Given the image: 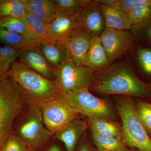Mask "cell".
Masks as SVG:
<instances>
[{
  "label": "cell",
  "mask_w": 151,
  "mask_h": 151,
  "mask_svg": "<svg viewBox=\"0 0 151 151\" xmlns=\"http://www.w3.org/2000/svg\"><path fill=\"white\" fill-rule=\"evenodd\" d=\"M95 73L96 81L91 89L93 92L151 98V83L142 81L127 63H115Z\"/></svg>",
  "instance_id": "1"
},
{
  "label": "cell",
  "mask_w": 151,
  "mask_h": 151,
  "mask_svg": "<svg viewBox=\"0 0 151 151\" xmlns=\"http://www.w3.org/2000/svg\"><path fill=\"white\" fill-rule=\"evenodd\" d=\"M7 76L18 85L23 101L28 107L39 106L62 94L54 80L44 77L19 60L12 65Z\"/></svg>",
  "instance_id": "2"
},
{
  "label": "cell",
  "mask_w": 151,
  "mask_h": 151,
  "mask_svg": "<svg viewBox=\"0 0 151 151\" xmlns=\"http://www.w3.org/2000/svg\"><path fill=\"white\" fill-rule=\"evenodd\" d=\"M25 105L15 81L8 76L0 80V151L13 134L15 122Z\"/></svg>",
  "instance_id": "3"
},
{
  "label": "cell",
  "mask_w": 151,
  "mask_h": 151,
  "mask_svg": "<svg viewBox=\"0 0 151 151\" xmlns=\"http://www.w3.org/2000/svg\"><path fill=\"white\" fill-rule=\"evenodd\" d=\"M116 106L122 119L125 145L139 151H151V138L138 119L134 100L130 97L122 98Z\"/></svg>",
  "instance_id": "4"
},
{
  "label": "cell",
  "mask_w": 151,
  "mask_h": 151,
  "mask_svg": "<svg viewBox=\"0 0 151 151\" xmlns=\"http://www.w3.org/2000/svg\"><path fill=\"white\" fill-rule=\"evenodd\" d=\"M17 118V124L13 134L17 135L31 148L42 147L53 134L43 125L42 113L39 106L28 107Z\"/></svg>",
  "instance_id": "5"
},
{
  "label": "cell",
  "mask_w": 151,
  "mask_h": 151,
  "mask_svg": "<svg viewBox=\"0 0 151 151\" xmlns=\"http://www.w3.org/2000/svg\"><path fill=\"white\" fill-rule=\"evenodd\" d=\"M54 81L61 94L83 88L91 89L96 80L95 73L86 66L77 65L68 58L55 70Z\"/></svg>",
  "instance_id": "6"
},
{
  "label": "cell",
  "mask_w": 151,
  "mask_h": 151,
  "mask_svg": "<svg viewBox=\"0 0 151 151\" xmlns=\"http://www.w3.org/2000/svg\"><path fill=\"white\" fill-rule=\"evenodd\" d=\"M39 106L47 129L53 134H58L79 115L63 94Z\"/></svg>",
  "instance_id": "7"
},
{
  "label": "cell",
  "mask_w": 151,
  "mask_h": 151,
  "mask_svg": "<svg viewBox=\"0 0 151 151\" xmlns=\"http://www.w3.org/2000/svg\"><path fill=\"white\" fill-rule=\"evenodd\" d=\"M88 88L66 92L63 94L70 106L79 114L88 117L111 120L114 117L113 110L105 100L95 97Z\"/></svg>",
  "instance_id": "8"
},
{
  "label": "cell",
  "mask_w": 151,
  "mask_h": 151,
  "mask_svg": "<svg viewBox=\"0 0 151 151\" xmlns=\"http://www.w3.org/2000/svg\"><path fill=\"white\" fill-rule=\"evenodd\" d=\"M111 62L122 57L134 45L135 39L129 30L106 28L99 36Z\"/></svg>",
  "instance_id": "9"
},
{
  "label": "cell",
  "mask_w": 151,
  "mask_h": 151,
  "mask_svg": "<svg viewBox=\"0 0 151 151\" xmlns=\"http://www.w3.org/2000/svg\"><path fill=\"white\" fill-rule=\"evenodd\" d=\"M92 37L85 29L80 27L73 31L63 41L68 58L77 65H84Z\"/></svg>",
  "instance_id": "10"
},
{
  "label": "cell",
  "mask_w": 151,
  "mask_h": 151,
  "mask_svg": "<svg viewBox=\"0 0 151 151\" xmlns=\"http://www.w3.org/2000/svg\"><path fill=\"white\" fill-rule=\"evenodd\" d=\"M78 20L81 27L87 30L92 37H99L106 28L100 6L94 1L87 0L78 14Z\"/></svg>",
  "instance_id": "11"
},
{
  "label": "cell",
  "mask_w": 151,
  "mask_h": 151,
  "mask_svg": "<svg viewBox=\"0 0 151 151\" xmlns=\"http://www.w3.org/2000/svg\"><path fill=\"white\" fill-rule=\"evenodd\" d=\"M18 60L30 69L51 80L55 78V69L38 50L35 48L19 51Z\"/></svg>",
  "instance_id": "12"
},
{
  "label": "cell",
  "mask_w": 151,
  "mask_h": 151,
  "mask_svg": "<svg viewBox=\"0 0 151 151\" xmlns=\"http://www.w3.org/2000/svg\"><path fill=\"white\" fill-rule=\"evenodd\" d=\"M111 63L99 37H92L85 58L84 66L88 68L95 73L108 68L111 65Z\"/></svg>",
  "instance_id": "13"
},
{
  "label": "cell",
  "mask_w": 151,
  "mask_h": 151,
  "mask_svg": "<svg viewBox=\"0 0 151 151\" xmlns=\"http://www.w3.org/2000/svg\"><path fill=\"white\" fill-rule=\"evenodd\" d=\"M78 15L58 14L48 24L49 34L51 39L63 41L73 31L81 27L78 21Z\"/></svg>",
  "instance_id": "14"
},
{
  "label": "cell",
  "mask_w": 151,
  "mask_h": 151,
  "mask_svg": "<svg viewBox=\"0 0 151 151\" xmlns=\"http://www.w3.org/2000/svg\"><path fill=\"white\" fill-rule=\"evenodd\" d=\"M37 48L55 70L59 68L68 59L66 49L61 41H50L41 44Z\"/></svg>",
  "instance_id": "15"
},
{
  "label": "cell",
  "mask_w": 151,
  "mask_h": 151,
  "mask_svg": "<svg viewBox=\"0 0 151 151\" xmlns=\"http://www.w3.org/2000/svg\"><path fill=\"white\" fill-rule=\"evenodd\" d=\"M24 2L28 12L48 24L59 14L55 0H24Z\"/></svg>",
  "instance_id": "16"
},
{
  "label": "cell",
  "mask_w": 151,
  "mask_h": 151,
  "mask_svg": "<svg viewBox=\"0 0 151 151\" xmlns=\"http://www.w3.org/2000/svg\"><path fill=\"white\" fill-rule=\"evenodd\" d=\"M99 5L105 19L106 28L125 30L132 29V26L128 14L119 6Z\"/></svg>",
  "instance_id": "17"
},
{
  "label": "cell",
  "mask_w": 151,
  "mask_h": 151,
  "mask_svg": "<svg viewBox=\"0 0 151 151\" xmlns=\"http://www.w3.org/2000/svg\"><path fill=\"white\" fill-rule=\"evenodd\" d=\"M86 123L76 119L57 135L58 139L65 145L67 151H74L81 135L87 129Z\"/></svg>",
  "instance_id": "18"
},
{
  "label": "cell",
  "mask_w": 151,
  "mask_h": 151,
  "mask_svg": "<svg viewBox=\"0 0 151 151\" xmlns=\"http://www.w3.org/2000/svg\"><path fill=\"white\" fill-rule=\"evenodd\" d=\"M89 125L91 131L103 136L116 138L124 142L123 129L120 124L108 119L92 117L89 118Z\"/></svg>",
  "instance_id": "19"
},
{
  "label": "cell",
  "mask_w": 151,
  "mask_h": 151,
  "mask_svg": "<svg viewBox=\"0 0 151 151\" xmlns=\"http://www.w3.org/2000/svg\"><path fill=\"white\" fill-rule=\"evenodd\" d=\"M0 27L22 35L39 45L44 43L31 31L24 18L16 17L1 18Z\"/></svg>",
  "instance_id": "20"
},
{
  "label": "cell",
  "mask_w": 151,
  "mask_h": 151,
  "mask_svg": "<svg viewBox=\"0 0 151 151\" xmlns=\"http://www.w3.org/2000/svg\"><path fill=\"white\" fill-rule=\"evenodd\" d=\"M0 42L19 51L35 48L38 45L23 35L0 27Z\"/></svg>",
  "instance_id": "21"
},
{
  "label": "cell",
  "mask_w": 151,
  "mask_h": 151,
  "mask_svg": "<svg viewBox=\"0 0 151 151\" xmlns=\"http://www.w3.org/2000/svg\"><path fill=\"white\" fill-rule=\"evenodd\" d=\"M92 139L98 151H129L122 141L92 131Z\"/></svg>",
  "instance_id": "22"
},
{
  "label": "cell",
  "mask_w": 151,
  "mask_h": 151,
  "mask_svg": "<svg viewBox=\"0 0 151 151\" xmlns=\"http://www.w3.org/2000/svg\"><path fill=\"white\" fill-rule=\"evenodd\" d=\"M28 13L24 0H0V18L8 17L24 18Z\"/></svg>",
  "instance_id": "23"
},
{
  "label": "cell",
  "mask_w": 151,
  "mask_h": 151,
  "mask_svg": "<svg viewBox=\"0 0 151 151\" xmlns=\"http://www.w3.org/2000/svg\"><path fill=\"white\" fill-rule=\"evenodd\" d=\"M31 31L43 42L52 40L50 37L48 24L42 21L32 14L28 13L24 18Z\"/></svg>",
  "instance_id": "24"
},
{
  "label": "cell",
  "mask_w": 151,
  "mask_h": 151,
  "mask_svg": "<svg viewBox=\"0 0 151 151\" xmlns=\"http://www.w3.org/2000/svg\"><path fill=\"white\" fill-rule=\"evenodd\" d=\"M135 105L138 119L151 138V98H139Z\"/></svg>",
  "instance_id": "25"
},
{
  "label": "cell",
  "mask_w": 151,
  "mask_h": 151,
  "mask_svg": "<svg viewBox=\"0 0 151 151\" xmlns=\"http://www.w3.org/2000/svg\"><path fill=\"white\" fill-rule=\"evenodd\" d=\"M132 27L140 24L151 19V0H142L128 13Z\"/></svg>",
  "instance_id": "26"
},
{
  "label": "cell",
  "mask_w": 151,
  "mask_h": 151,
  "mask_svg": "<svg viewBox=\"0 0 151 151\" xmlns=\"http://www.w3.org/2000/svg\"><path fill=\"white\" fill-rule=\"evenodd\" d=\"M19 50L5 46L0 47V80L7 76L11 66L17 61Z\"/></svg>",
  "instance_id": "27"
},
{
  "label": "cell",
  "mask_w": 151,
  "mask_h": 151,
  "mask_svg": "<svg viewBox=\"0 0 151 151\" xmlns=\"http://www.w3.org/2000/svg\"><path fill=\"white\" fill-rule=\"evenodd\" d=\"M87 0H55L59 14L78 15Z\"/></svg>",
  "instance_id": "28"
},
{
  "label": "cell",
  "mask_w": 151,
  "mask_h": 151,
  "mask_svg": "<svg viewBox=\"0 0 151 151\" xmlns=\"http://www.w3.org/2000/svg\"><path fill=\"white\" fill-rule=\"evenodd\" d=\"M132 33L135 40L151 48V19L145 22L132 27Z\"/></svg>",
  "instance_id": "29"
},
{
  "label": "cell",
  "mask_w": 151,
  "mask_h": 151,
  "mask_svg": "<svg viewBox=\"0 0 151 151\" xmlns=\"http://www.w3.org/2000/svg\"><path fill=\"white\" fill-rule=\"evenodd\" d=\"M137 62L143 73L151 76V48L140 46L136 52Z\"/></svg>",
  "instance_id": "30"
},
{
  "label": "cell",
  "mask_w": 151,
  "mask_h": 151,
  "mask_svg": "<svg viewBox=\"0 0 151 151\" xmlns=\"http://www.w3.org/2000/svg\"><path fill=\"white\" fill-rule=\"evenodd\" d=\"M31 148L22 139L13 134L6 141L1 151H31Z\"/></svg>",
  "instance_id": "31"
},
{
  "label": "cell",
  "mask_w": 151,
  "mask_h": 151,
  "mask_svg": "<svg viewBox=\"0 0 151 151\" xmlns=\"http://www.w3.org/2000/svg\"><path fill=\"white\" fill-rule=\"evenodd\" d=\"M142 0H119L117 6L128 14L134 7Z\"/></svg>",
  "instance_id": "32"
},
{
  "label": "cell",
  "mask_w": 151,
  "mask_h": 151,
  "mask_svg": "<svg viewBox=\"0 0 151 151\" xmlns=\"http://www.w3.org/2000/svg\"><path fill=\"white\" fill-rule=\"evenodd\" d=\"M98 4L105 6H117L119 0H94Z\"/></svg>",
  "instance_id": "33"
},
{
  "label": "cell",
  "mask_w": 151,
  "mask_h": 151,
  "mask_svg": "<svg viewBox=\"0 0 151 151\" xmlns=\"http://www.w3.org/2000/svg\"><path fill=\"white\" fill-rule=\"evenodd\" d=\"M77 151H93L87 143H82Z\"/></svg>",
  "instance_id": "34"
},
{
  "label": "cell",
  "mask_w": 151,
  "mask_h": 151,
  "mask_svg": "<svg viewBox=\"0 0 151 151\" xmlns=\"http://www.w3.org/2000/svg\"><path fill=\"white\" fill-rule=\"evenodd\" d=\"M47 151H60L59 147L56 145H53Z\"/></svg>",
  "instance_id": "35"
},
{
  "label": "cell",
  "mask_w": 151,
  "mask_h": 151,
  "mask_svg": "<svg viewBox=\"0 0 151 151\" xmlns=\"http://www.w3.org/2000/svg\"><path fill=\"white\" fill-rule=\"evenodd\" d=\"M129 151H131V150H129Z\"/></svg>",
  "instance_id": "36"
}]
</instances>
